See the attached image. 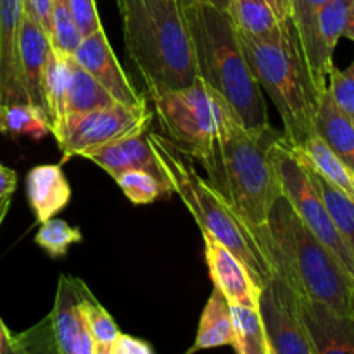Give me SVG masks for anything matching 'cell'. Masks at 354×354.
<instances>
[{"label": "cell", "instance_id": "4dcf8cb0", "mask_svg": "<svg viewBox=\"0 0 354 354\" xmlns=\"http://www.w3.org/2000/svg\"><path fill=\"white\" fill-rule=\"evenodd\" d=\"M114 180H116L121 192L138 206L152 204L165 194H171L156 176H152L151 173L138 171V169L120 173L118 176H114Z\"/></svg>", "mask_w": 354, "mask_h": 354}, {"label": "cell", "instance_id": "e0dca14e", "mask_svg": "<svg viewBox=\"0 0 354 354\" xmlns=\"http://www.w3.org/2000/svg\"><path fill=\"white\" fill-rule=\"evenodd\" d=\"M301 317L317 354H354V320L299 296Z\"/></svg>", "mask_w": 354, "mask_h": 354}, {"label": "cell", "instance_id": "bcb514c9", "mask_svg": "<svg viewBox=\"0 0 354 354\" xmlns=\"http://www.w3.org/2000/svg\"><path fill=\"white\" fill-rule=\"evenodd\" d=\"M349 317L354 320V289L351 292V297H349Z\"/></svg>", "mask_w": 354, "mask_h": 354}, {"label": "cell", "instance_id": "9c48e42d", "mask_svg": "<svg viewBox=\"0 0 354 354\" xmlns=\"http://www.w3.org/2000/svg\"><path fill=\"white\" fill-rule=\"evenodd\" d=\"M275 166L282 196L289 201L292 209L304 221V225L317 235L318 241L341 261V265L354 279V259L351 251L339 234L320 192L308 175L306 168L292 154L289 145L286 144V138H282L275 147Z\"/></svg>", "mask_w": 354, "mask_h": 354}, {"label": "cell", "instance_id": "74e56055", "mask_svg": "<svg viewBox=\"0 0 354 354\" xmlns=\"http://www.w3.org/2000/svg\"><path fill=\"white\" fill-rule=\"evenodd\" d=\"M17 185V176L16 173L10 168H6V166L0 165V199L7 196H12L14 190H16Z\"/></svg>", "mask_w": 354, "mask_h": 354}, {"label": "cell", "instance_id": "f6af8a7d", "mask_svg": "<svg viewBox=\"0 0 354 354\" xmlns=\"http://www.w3.org/2000/svg\"><path fill=\"white\" fill-rule=\"evenodd\" d=\"M95 354H113V346L95 344Z\"/></svg>", "mask_w": 354, "mask_h": 354}, {"label": "cell", "instance_id": "f546056e", "mask_svg": "<svg viewBox=\"0 0 354 354\" xmlns=\"http://www.w3.org/2000/svg\"><path fill=\"white\" fill-rule=\"evenodd\" d=\"M82 38V33L69 10L68 0H52L50 47L61 54L73 55Z\"/></svg>", "mask_w": 354, "mask_h": 354}, {"label": "cell", "instance_id": "6da1fadb", "mask_svg": "<svg viewBox=\"0 0 354 354\" xmlns=\"http://www.w3.org/2000/svg\"><path fill=\"white\" fill-rule=\"evenodd\" d=\"M283 138L272 124L245 128L220 97V121L209 156L203 161L206 182L227 201L249 230L265 225L280 196L275 147Z\"/></svg>", "mask_w": 354, "mask_h": 354}, {"label": "cell", "instance_id": "52a82bcc", "mask_svg": "<svg viewBox=\"0 0 354 354\" xmlns=\"http://www.w3.org/2000/svg\"><path fill=\"white\" fill-rule=\"evenodd\" d=\"M162 137L182 154L203 162L209 156L220 121V95L203 80L175 92L151 97Z\"/></svg>", "mask_w": 354, "mask_h": 354}, {"label": "cell", "instance_id": "484cf974", "mask_svg": "<svg viewBox=\"0 0 354 354\" xmlns=\"http://www.w3.org/2000/svg\"><path fill=\"white\" fill-rule=\"evenodd\" d=\"M227 12L237 31L245 35H265L282 23L268 0H230Z\"/></svg>", "mask_w": 354, "mask_h": 354}, {"label": "cell", "instance_id": "83f0119b", "mask_svg": "<svg viewBox=\"0 0 354 354\" xmlns=\"http://www.w3.org/2000/svg\"><path fill=\"white\" fill-rule=\"evenodd\" d=\"M3 133L14 137H26L40 140L50 133V123L47 114L31 104H12L3 106Z\"/></svg>", "mask_w": 354, "mask_h": 354}, {"label": "cell", "instance_id": "b9f144b4", "mask_svg": "<svg viewBox=\"0 0 354 354\" xmlns=\"http://www.w3.org/2000/svg\"><path fill=\"white\" fill-rule=\"evenodd\" d=\"M344 37H346V38H349V40H353V41H354V3H353V7H351V12H349L348 24H346Z\"/></svg>", "mask_w": 354, "mask_h": 354}, {"label": "cell", "instance_id": "7dc6e473", "mask_svg": "<svg viewBox=\"0 0 354 354\" xmlns=\"http://www.w3.org/2000/svg\"><path fill=\"white\" fill-rule=\"evenodd\" d=\"M0 133H3V106H0Z\"/></svg>", "mask_w": 354, "mask_h": 354}, {"label": "cell", "instance_id": "d6986e66", "mask_svg": "<svg viewBox=\"0 0 354 354\" xmlns=\"http://www.w3.org/2000/svg\"><path fill=\"white\" fill-rule=\"evenodd\" d=\"M26 196L37 221L45 223L68 206L71 185L61 165H40L26 176Z\"/></svg>", "mask_w": 354, "mask_h": 354}, {"label": "cell", "instance_id": "ab89813d", "mask_svg": "<svg viewBox=\"0 0 354 354\" xmlns=\"http://www.w3.org/2000/svg\"><path fill=\"white\" fill-rule=\"evenodd\" d=\"M182 6H192V3H209V6L218 7L221 10H227L228 9V2L230 0H180Z\"/></svg>", "mask_w": 354, "mask_h": 354}, {"label": "cell", "instance_id": "8992f818", "mask_svg": "<svg viewBox=\"0 0 354 354\" xmlns=\"http://www.w3.org/2000/svg\"><path fill=\"white\" fill-rule=\"evenodd\" d=\"M147 138L171 183L173 192L178 194L201 232L230 249L244 263L256 286L263 289L273 277V270L256 244L248 225L239 218L230 204L199 176L192 162L185 159V154L173 147L162 135L147 131Z\"/></svg>", "mask_w": 354, "mask_h": 354}, {"label": "cell", "instance_id": "4316f807", "mask_svg": "<svg viewBox=\"0 0 354 354\" xmlns=\"http://www.w3.org/2000/svg\"><path fill=\"white\" fill-rule=\"evenodd\" d=\"M237 354H270L259 310L230 304Z\"/></svg>", "mask_w": 354, "mask_h": 354}, {"label": "cell", "instance_id": "ac0fdd59", "mask_svg": "<svg viewBox=\"0 0 354 354\" xmlns=\"http://www.w3.org/2000/svg\"><path fill=\"white\" fill-rule=\"evenodd\" d=\"M86 286L75 277L62 275L59 279L57 296L48 317L52 344L55 354H73V346L82 325V301Z\"/></svg>", "mask_w": 354, "mask_h": 354}, {"label": "cell", "instance_id": "30bf717a", "mask_svg": "<svg viewBox=\"0 0 354 354\" xmlns=\"http://www.w3.org/2000/svg\"><path fill=\"white\" fill-rule=\"evenodd\" d=\"M259 315L270 354H317L301 317L299 296L280 277L273 275L263 286Z\"/></svg>", "mask_w": 354, "mask_h": 354}, {"label": "cell", "instance_id": "60d3db41", "mask_svg": "<svg viewBox=\"0 0 354 354\" xmlns=\"http://www.w3.org/2000/svg\"><path fill=\"white\" fill-rule=\"evenodd\" d=\"M10 332L7 330V327L3 325L2 318H0V354H6L7 351V346H9L10 342Z\"/></svg>", "mask_w": 354, "mask_h": 354}, {"label": "cell", "instance_id": "44dd1931", "mask_svg": "<svg viewBox=\"0 0 354 354\" xmlns=\"http://www.w3.org/2000/svg\"><path fill=\"white\" fill-rule=\"evenodd\" d=\"M234 342L235 332L230 303L214 287L206 306H204L203 315H201L196 342L185 354H194L197 351H204V349L223 348V346L234 348Z\"/></svg>", "mask_w": 354, "mask_h": 354}, {"label": "cell", "instance_id": "2e32d148", "mask_svg": "<svg viewBox=\"0 0 354 354\" xmlns=\"http://www.w3.org/2000/svg\"><path fill=\"white\" fill-rule=\"evenodd\" d=\"M50 54V40L38 23L23 12L19 31V66L28 104L47 114L45 102V71Z\"/></svg>", "mask_w": 354, "mask_h": 354}, {"label": "cell", "instance_id": "4fadbf2b", "mask_svg": "<svg viewBox=\"0 0 354 354\" xmlns=\"http://www.w3.org/2000/svg\"><path fill=\"white\" fill-rule=\"evenodd\" d=\"M203 239L206 263L214 287L227 297L230 304L259 310L261 289L256 286L244 263L230 249H227L207 234H203Z\"/></svg>", "mask_w": 354, "mask_h": 354}, {"label": "cell", "instance_id": "ba28073f", "mask_svg": "<svg viewBox=\"0 0 354 354\" xmlns=\"http://www.w3.org/2000/svg\"><path fill=\"white\" fill-rule=\"evenodd\" d=\"M152 111L147 100L137 106L114 102L86 113L68 114L52 130L62 152V162L90 149L147 131Z\"/></svg>", "mask_w": 354, "mask_h": 354}, {"label": "cell", "instance_id": "836d02e7", "mask_svg": "<svg viewBox=\"0 0 354 354\" xmlns=\"http://www.w3.org/2000/svg\"><path fill=\"white\" fill-rule=\"evenodd\" d=\"M68 6L82 37L102 28L95 0H68Z\"/></svg>", "mask_w": 354, "mask_h": 354}, {"label": "cell", "instance_id": "5b68a950", "mask_svg": "<svg viewBox=\"0 0 354 354\" xmlns=\"http://www.w3.org/2000/svg\"><path fill=\"white\" fill-rule=\"evenodd\" d=\"M196 50L197 75L221 97L245 128L268 124L261 86L252 76L237 28L227 10L209 3L183 6Z\"/></svg>", "mask_w": 354, "mask_h": 354}, {"label": "cell", "instance_id": "3957f363", "mask_svg": "<svg viewBox=\"0 0 354 354\" xmlns=\"http://www.w3.org/2000/svg\"><path fill=\"white\" fill-rule=\"evenodd\" d=\"M124 47L149 95L187 88L199 80L196 50L180 0H116Z\"/></svg>", "mask_w": 354, "mask_h": 354}, {"label": "cell", "instance_id": "7c38bea8", "mask_svg": "<svg viewBox=\"0 0 354 354\" xmlns=\"http://www.w3.org/2000/svg\"><path fill=\"white\" fill-rule=\"evenodd\" d=\"M73 59L80 68L93 76L113 95L116 102L137 106L145 100V97L137 92L127 73L121 68L104 28L83 37L73 52Z\"/></svg>", "mask_w": 354, "mask_h": 354}, {"label": "cell", "instance_id": "603a6c76", "mask_svg": "<svg viewBox=\"0 0 354 354\" xmlns=\"http://www.w3.org/2000/svg\"><path fill=\"white\" fill-rule=\"evenodd\" d=\"M73 55L61 54L50 47L45 71V102L47 118L50 123V133L66 116V97L71 82Z\"/></svg>", "mask_w": 354, "mask_h": 354}, {"label": "cell", "instance_id": "8fae6325", "mask_svg": "<svg viewBox=\"0 0 354 354\" xmlns=\"http://www.w3.org/2000/svg\"><path fill=\"white\" fill-rule=\"evenodd\" d=\"M354 0H330L313 17L310 30L299 38L315 85L327 90L328 73L334 68V50L344 37Z\"/></svg>", "mask_w": 354, "mask_h": 354}, {"label": "cell", "instance_id": "d6a6232c", "mask_svg": "<svg viewBox=\"0 0 354 354\" xmlns=\"http://www.w3.org/2000/svg\"><path fill=\"white\" fill-rule=\"evenodd\" d=\"M327 90L335 106L354 123V59L346 69L332 68L328 73Z\"/></svg>", "mask_w": 354, "mask_h": 354}, {"label": "cell", "instance_id": "d590c367", "mask_svg": "<svg viewBox=\"0 0 354 354\" xmlns=\"http://www.w3.org/2000/svg\"><path fill=\"white\" fill-rule=\"evenodd\" d=\"M23 12L40 24L50 40L52 0H23Z\"/></svg>", "mask_w": 354, "mask_h": 354}, {"label": "cell", "instance_id": "5bb4252c", "mask_svg": "<svg viewBox=\"0 0 354 354\" xmlns=\"http://www.w3.org/2000/svg\"><path fill=\"white\" fill-rule=\"evenodd\" d=\"M80 156L95 162L99 168L109 173L113 178L120 175V173L131 171V169L151 173L169 192H173L171 183H169L161 162L156 158L154 151H152L151 144H149L147 131L111 142V144L100 145V147L90 149V151L82 152Z\"/></svg>", "mask_w": 354, "mask_h": 354}, {"label": "cell", "instance_id": "f1b7e54d", "mask_svg": "<svg viewBox=\"0 0 354 354\" xmlns=\"http://www.w3.org/2000/svg\"><path fill=\"white\" fill-rule=\"evenodd\" d=\"M83 241L80 228L71 227L68 221L61 218H50L41 223L40 230L35 235V242L40 249H44L50 258H64L69 248Z\"/></svg>", "mask_w": 354, "mask_h": 354}, {"label": "cell", "instance_id": "9a60e30c", "mask_svg": "<svg viewBox=\"0 0 354 354\" xmlns=\"http://www.w3.org/2000/svg\"><path fill=\"white\" fill-rule=\"evenodd\" d=\"M23 0H0V106L28 104L19 66Z\"/></svg>", "mask_w": 354, "mask_h": 354}, {"label": "cell", "instance_id": "e575fe53", "mask_svg": "<svg viewBox=\"0 0 354 354\" xmlns=\"http://www.w3.org/2000/svg\"><path fill=\"white\" fill-rule=\"evenodd\" d=\"M330 0H290V19L297 31V37H304L310 30L313 17Z\"/></svg>", "mask_w": 354, "mask_h": 354}, {"label": "cell", "instance_id": "cb8c5ba5", "mask_svg": "<svg viewBox=\"0 0 354 354\" xmlns=\"http://www.w3.org/2000/svg\"><path fill=\"white\" fill-rule=\"evenodd\" d=\"M114 102L116 100L113 99V95L85 69L80 68L73 59L71 82H69L68 97H66V116L99 109V107L111 106Z\"/></svg>", "mask_w": 354, "mask_h": 354}, {"label": "cell", "instance_id": "d4e9b609", "mask_svg": "<svg viewBox=\"0 0 354 354\" xmlns=\"http://www.w3.org/2000/svg\"><path fill=\"white\" fill-rule=\"evenodd\" d=\"M304 168H306L311 182L315 183V187H317L318 192H320L322 199H324L325 206H327L328 213H330L339 234L344 239L346 245H348V249L351 251V256L354 259V199L346 196V194L341 192L339 189H335L334 185H330L327 180L322 178L317 171H313L310 166L304 165Z\"/></svg>", "mask_w": 354, "mask_h": 354}, {"label": "cell", "instance_id": "ffe728a7", "mask_svg": "<svg viewBox=\"0 0 354 354\" xmlns=\"http://www.w3.org/2000/svg\"><path fill=\"white\" fill-rule=\"evenodd\" d=\"M315 133L354 173V123L335 106L328 90L322 93L318 104Z\"/></svg>", "mask_w": 354, "mask_h": 354}, {"label": "cell", "instance_id": "1f68e13d", "mask_svg": "<svg viewBox=\"0 0 354 354\" xmlns=\"http://www.w3.org/2000/svg\"><path fill=\"white\" fill-rule=\"evenodd\" d=\"M82 313L85 318V324L88 327L90 335L95 341V344L113 346L118 335L121 334L118 325L114 324L113 317L107 313L106 308L92 296L90 290H86L82 301Z\"/></svg>", "mask_w": 354, "mask_h": 354}, {"label": "cell", "instance_id": "c3c4849f", "mask_svg": "<svg viewBox=\"0 0 354 354\" xmlns=\"http://www.w3.org/2000/svg\"><path fill=\"white\" fill-rule=\"evenodd\" d=\"M16 341H17V346H19V354H30V353L26 351V348H24V346L21 344V341H19V339H17V335H16Z\"/></svg>", "mask_w": 354, "mask_h": 354}, {"label": "cell", "instance_id": "277c9868", "mask_svg": "<svg viewBox=\"0 0 354 354\" xmlns=\"http://www.w3.org/2000/svg\"><path fill=\"white\" fill-rule=\"evenodd\" d=\"M237 33L252 76L282 118L287 145L301 147L315 133L324 92L315 85L292 19L282 21L265 35Z\"/></svg>", "mask_w": 354, "mask_h": 354}, {"label": "cell", "instance_id": "ee69618b", "mask_svg": "<svg viewBox=\"0 0 354 354\" xmlns=\"http://www.w3.org/2000/svg\"><path fill=\"white\" fill-rule=\"evenodd\" d=\"M6 354H19V346H17L16 335H10V342L9 346H7Z\"/></svg>", "mask_w": 354, "mask_h": 354}, {"label": "cell", "instance_id": "8d00e7d4", "mask_svg": "<svg viewBox=\"0 0 354 354\" xmlns=\"http://www.w3.org/2000/svg\"><path fill=\"white\" fill-rule=\"evenodd\" d=\"M113 354H154V351L145 341L128 334H120L113 344Z\"/></svg>", "mask_w": 354, "mask_h": 354}, {"label": "cell", "instance_id": "7bdbcfd3", "mask_svg": "<svg viewBox=\"0 0 354 354\" xmlns=\"http://www.w3.org/2000/svg\"><path fill=\"white\" fill-rule=\"evenodd\" d=\"M10 199H12V196H7L3 197V199H0V225L3 223V218L7 216V213H9Z\"/></svg>", "mask_w": 354, "mask_h": 354}, {"label": "cell", "instance_id": "f35d334b", "mask_svg": "<svg viewBox=\"0 0 354 354\" xmlns=\"http://www.w3.org/2000/svg\"><path fill=\"white\" fill-rule=\"evenodd\" d=\"M270 7L273 9V12L279 16V19L286 21L290 17V0H268Z\"/></svg>", "mask_w": 354, "mask_h": 354}, {"label": "cell", "instance_id": "7a4b0ae2", "mask_svg": "<svg viewBox=\"0 0 354 354\" xmlns=\"http://www.w3.org/2000/svg\"><path fill=\"white\" fill-rule=\"evenodd\" d=\"M251 234L273 275L280 277L297 296L325 304L339 315H349L354 279L282 194L272 204L265 225Z\"/></svg>", "mask_w": 354, "mask_h": 354}, {"label": "cell", "instance_id": "7402d4cb", "mask_svg": "<svg viewBox=\"0 0 354 354\" xmlns=\"http://www.w3.org/2000/svg\"><path fill=\"white\" fill-rule=\"evenodd\" d=\"M289 149L299 161L310 166L322 178L354 199V173L330 151V147L317 133L311 135L301 147L289 145Z\"/></svg>", "mask_w": 354, "mask_h": 354}]
</instances>
